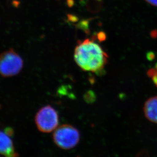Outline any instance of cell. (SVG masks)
Segmentation results:
<instances>
[{
	"label": "cell",
	"instance_id": "1",
	"mask_svg": "<svg viewBox=\"0 0 157 157\" xmlns=\"http://www.w3.org/2000/svg\"><path fill=\"white\" fill-rule=\"evenodd\" d=\"M74 59L83 71L101 72L108 60V56L98 43L93 40L86 39L76 47Z\"/></svg>",
	"mask_w": 157,
	"mask_h": 157
},
{
	"label": "cell",
	"instance_id": "2",
	"mask_svg": "<svg viewBox=\"0 0 157 157\" xmlns=\"http://www.w3.org/2000/svg\"><path fill=\"white\" fill-rule=\"evenodd\" d=\"M80 139L79 132L70 124H64L55 129L53 140L58 147L63 150H70L75 147Z\"/></svg>",
	"mask_w": 157,
	"mask_h": 157
},
{
	"label": "cell",
	"instance_id": "3",
	"mask_svg": "<svg viewBox=\"0 0 157 157\" xmlns=\"http://www.w3.org/2000/svg\"><path fill=\"white\" fill-rule=\"evenodd\" d=\"M23 61L21 56L12 49L0 55V74L3 77L16 75L22 69Z\"/></svg>",
	"mask_w": 157,
	"mask_h": 157
},
{
	"label": "cell",
	"instance_id": "4",
	"mask_svg": "<svg viewBox=\"0 0 157 157\" xmlns=\"http://www.w3.org/2000/svg\"><path fill=\"white\" fill-rule=\"evenodd\" d=\"M36 126L43 133H50L55 130L59 124V116L56 110L50 105L41 108L35 117Z\"/></svg>",
	"mask_w": 157,
	"mask_h": 157
},
{
	"label": "cell",
	"instance_id": "5",
	"mask_svg": "<svg viewBox=\"0 0 157 157\" xmlns=\"http://www.w3.org/2000/svg\"><path fill=\"white\" fill-rule=\"evenodd\" d=\"M0 154L8 157L19 156L15 151L13 144L9 136L0 131Z\"/></svg>",
	"mask_w": 157,
	"mask_h": 157
},
{
	"label": "cell",
	"instance_id": "6",
	"mask_svg": "<svg viewBox=\"0 0 157 157\" xmlns=\"http://www.w3.org/2000/svg\"><path fill=\"white\" fill-rule=\"evenodd\" d=\"M144 112L148 120L157 123V96L151 98L146 102Z\"/></svg>",
	"mask_w": 157,
	"mask_h": 157
},
{
	"label": "cell",
	"instance_id": "7",
	"mask_svg": "<svg viewBox=\"0 0 157 157\" xmlns=\"http://www.w3.org/2000/svg\"><path fill=\"white\" fill-rule=\"evenodd\" d=\"M147 73L155 85L157 86V63L154 67L149 70Z\"/></svg>",
	"mask_w": 157,
	"mask_h": 157
},
{
	"label": "cell",
	"instance_id": "8",
	"mask_svg": "<svg viewBox=\"0 0 157 157\" xmlns=\"http://www.w3.org/2000/svg\"><path fill=\"white\" fill-rule=\"evenodd\" d=\"M5 132L9 136H11L12 135H13L14 132L13 129H11V128H7L5 129Z\"/></svg>",
	"mask_w": 157,
	"mask_h": 157
},
{
	"label": "cell",
	"instance_id": "9",
	"mask_svg": "<svg viewBox=\"0 0 157 157\" xmlns=\"http://www.w3.org/2000/svg\"><path fill=\"white\" fill-rule=\"evenodd\" d=\"M145 1L153 6L157 7V0H145Z\"/></svg>",
	"mask_w": 157,
	"mask_h": 157
}]
</instances>
